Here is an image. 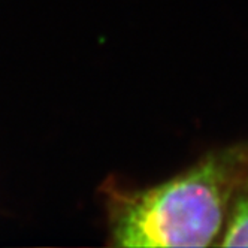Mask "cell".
<instances>
[{"mask_svg": "<svg viewBox=\"0 0 248 248\" xmlns=\"http://www.w3.org/2000/svg\"><path fill=\"white\" fill-rule=\"evenodd\" d=\"M220 245L223 247L248 245V193L239 194L233 201Z\"/></svg>", "mask_w": 248, "mask_h": 248, "instance_id": "obj_2", "label": "cell"}, {"mask_svg": "<svg viewBox=\"0 0 248 248\" xmlns=\"http://www.w3.org/2000/svg\"><path fill=\"white\" fill-rule=\"evenodd\" d=\"M232 162L209 155L176 178L111 194L117 247H206L221 230L233 191Z\"/></svg>", "mask_w": 248, "mask_h": 248, "instance_id": "obj_1", "label": "cell"}]
</instances>
